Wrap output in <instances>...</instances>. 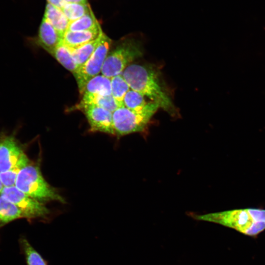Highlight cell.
<instances>
[{
  "label": "cell",
  "instance_id": "8fae6325",
  "mask_svg": "<svg viewBox=\"0 0 265 265\" xmlns=\"http://www.w3.org/2000/svg\"><path fill=\"white\" fill-rule=\"evenodd\" d=\"M103 32L101 26L96 28L83 31H67L62 43L71 49L78 48L97 39Z\"/></svg>",
  "mask_w": 265,
  "mask_h": 265
},
{
  "label": "cell",
  "instance_id": "7402d4cb",
  "mask_svg": "<svg viewBox=\"0 0 265 265\" xmlns=\"http://www.w3.org/2000/svg\"><path fill=\"white\" fill-rule=\"evenodd\" d=\"M20 243L25 254L27 265H47L41 256L26 238H21Z\"/></svg>",
  "mask_w": 265,
  "mask_h": 265
},
{
  "label": "cell",
  "instance_id": "7a4b0ae2",
  "mask_svg": "<svg viewBox=\"0 0 265 265\" xmlns=\"http://www.w3.org/2000/svg\"><path fill=\"white\" fill-rule=\"evenodd\" d=\"M194 217L234 229L250 237H256L265 230V209H235L196 215Z\"/></svg>",
  "mask_w": 265,
  "mask_h": 265
},
{
  "label": "cell",
  "instance_id": "277c9868",
  "mask_svg": "<svg viewBox=\"0 0 265 265\" xmlns=\"http://www.w3.org/2000/svg\"><path fill=\"white\" fill-rule=\"evenodd\" d=\"M159 108V106L152 101L137 110L124 106L118 107L112 113L115 135L123 136L143 131Z\"/></svg>",
  "mask_w": 265,
  "mask_h": 265
},
{
  "label": "cell",
  "instance_id": "5bb4252c",
  "mask_svg": "<svg viewBox=\"0 0 265 265\" xmlns=\"http://www.w3.org/2000/svg\"><path fill=\"white\" fill-rule=\"evenodd\" d=\"M94 94L103 96L111 95V80L103 75L91 79L86 84L83 94Z\"/></svg>",
  "mask_w": 265,
  "mask_h": 265
},
{
  "label": "cell",
  "instance_id": "5b68a950",
  "mask_svg": "<svg viewBox=\"0 0 265 265\" xmlns=\"http://www.w3.org/2000/svg\"><path fill=\"white\" fill-rule=\"evenodd\" d=\"M140 42L134 38L123 41L112 51L108 53L104 63L102 75L110 79L122 74L135 59L143 54Z\"/></svg>",
  "mask_w": 265,
  "mask_h": 265
},
{
  "label": "cell",
  "instance_id": "30bf717a",
  "mask_svg": "<svg viewBox=\"0 0 265 265\" xmlns=\"http://www.w3.org/2000/svg\"><path fill=\"white\" fill-rule=\"evenodd\" d=\"M27 41L31 44L39 46L50 54L62 43V38L54 27L43 17L40 25L38 35L29 38Z\"/></svg>",
  "mask_w": 265,
  "mask_h": 265
},
{
  "label": "cell",
  "instance_id": "4fadbf2b",
  "mask_svg": "<svg viewBox=\"0 0 265 265\" xmlns=\"http://www.w3.org/2000/svg\"><path fill=\"white\" fill-rule=\"evenodd\" d=\"M79 104L95 106L106 109L112 113L121 106L112 95L103 96L99 94H83Z\"/></svg>",
  "mask_w": 265,
  "mask_h": 265
},
{
  "label": "cell",
  "instance_id": "3957f363",
  "mask_svg": "<svg viewBox=\"0 0 265 265\" xmlns=\"http://www.w3.org/2000/svg\"><path fill=\"white\" fill-rule=\"evenodd\" d=\"M15 186L24 193L43 203L51 201L65 202L57 190L46 182L39 167L30 162L19 172Z\"/></svg>",
  "mask_w": 265,
  "mask_h": 265
},
{
  "label": "cell",
  "instance_id": "8992f818",
  "mask_svg": "<svg viewBox=\"0 0 265 265\" xmlns=\"http://www.w3.org/2000/svg\"><path fill=\"white\" fill-rule=\"evenodd\" d=\"M111 44V40L103 33L101 42L95 51L88 60L79 68L74 76L80 94H83L86 83L91 79L101 73Z\"/></svg>",
  "mask_w": 265,
  "mask_h": 265
},
{
  "label": "cell",
  "instance_id": "484cf974",
  "mask_svg": "<svg viewBox=\"0 0 265 265\" xmlns=\"http://www.w3.org/2000/svg\"><path fill=\"white\" fill-rule=\"evenodd\" d=\"M3 187H4V186H3V185H2V183H1V180H0V193H1V191H2V189H3Z\"/></svg>",
  "mask_w": 265,
  "mask_h": 265
},
{
  "label": "cell",
  "instance_id": "e0dca14e",
  "mask_svg": "<svg viewBox=\"0 0 265 265\" xmlns=\"http://www.w3.org/2000/svg\"><path fill=\"white\" fill-rule=\"evenodd\" d=\"M50 54L74 76L76 75L78 68L69 48L61 43Z\"/></svg>",
  "mask_w": 265,
  "mask_h": 265
},
{
  "label": "cell",
  "instance_id": "44dd1931",
  "mask_svg": "<svg viewBox=\"0 0 265 265\" xmlns=\"http://www.w3.org/2000/svg\"><path fill=\"white\" fill-rule=\"evenodd\" d=\"M29 162V159L25 154L14 167L6 171L0 172V179L4 187L15 186L19 172L24 166Z\"/></svg>",
  "mask_w": 265,
  "mask_h": 265
},
{
  "label": "cell",
  "instance_id": "d4e9b609",
  "mask_svg": "<svg viewBox=\"0 0 265 265\" xmlns=\"http://www.w3.org/2000/svg\"><path fill=\"white\" fill-rule=\"evenodd\" d=\"M66 2L79 3L82 4L88 3L87 0H64Z\"/></svg>",
  "mask_w": 265,
  "mask_h": 265
},
{
  "label": "cell",
  "instance_id": "603a6c76",
  "mask_svg": "<svg viewBox=\"0 0 265 265\" xmlns=\"http://www.w3.org/2000/svg\"><path fill=\"white\" fill-rule=\"evenodd\" d=\"M147 104L144 96L132 89L126 93L123 99L124 106L133 110L142 108Z\"/></svg>",
  "mask_w": 265,
  "mask_h": 265
},
{
  "label": "cell",
  "instance_id": "ac0fdd59",
  "mask_svg": "<svg viewBox=\"0 0 265 265\" xmlns=\"http://www.w3.org/2000/svg\"><path fill=\"white\" fill-rule=\"evenodd\" d=\"M99 26L100 25L92 11L76 20L70 22L67 31L88 30Z\"/></svg>",
  "mask_w": 265,
  "mask_h": 265
},
{
  "label": "cell",
  "instance_id": "ba28073f",
  "mask_svg": "<svg viewBox=\"0 0 265 265\" xmlns=\"http://www.w3.org/2000/svg\"><path fill=\"white\" fill-rule=\"evenodd\" d=\"M76 108L84 113L91 132L115 135L111 112L102 107L89 105L78 104Z\"/></svg>",
  "mask_w": 265,
  "mask_h": 265
},
{
  "label": "cell",
  "instance_id": "7c38bea8",
  "mask_svg": "<svg viewBox=\"0 0 265 265\" xmlns=\"http://www.w3.org/2000/svg\"><path fill=\"white\" fill-rule=\"evenodd\" d=\"M43 17L54 27L63 39L67 31L70 21L62 10L48 2Z\"/></svg>",
  "mask_w": 265,
  "mask_h": 265
},
{
  "label": "cell",
  "instance_id": "ffe728a7",
  "mask_svg": "<svg viewBox=\"0 0 265 265\" xmlns=\"http://www.w3.org/2000/svg\"><path fill=\"white\" fill-rule=\"evenodd\" d=\"M111 80V95L121 106H123V99L130 87L122 74L117 75Z\"/></svg>",
  "mask_w": 265,
  "mask_h": 265
},
{
  "label": "cell",
  "instance_id": "d6986e66",
  "mask_svg": "<svg viewBox=\"0 0 265 265\" xmlns=\"http://www.w3.org/2000/svg\"><path fill=\"white\" fill-rule=\"evenodd\" d=\"M70 22L76 20L92 11L89 3L66 2L60 9Z\"/></svg>",
  "mask_w": 265,
  "mask_h": 265
},
{
  "label": "cell",
  "instance_id": "cb8c5ba5",
  "mask_svg": "<svg viewBox=\"0 0 265 265\" xmlns=\"http://www.w3.org/2000/svg\"><path fill=\"white\" fill-rule=\"evenodd\" d=\"M47 1L60 9L66 3L64 0H47Z\"/></svg>",
  "mask_w": 265,
  "mask_h": 265
},
{
  "label": "cell",
  "instance_id": "2e32d148",
  "mask_svg": "<svg viewBox=\"0 0 265 265\" xmlns=\"http://www.w3.org/2000/svg\"><path fill=\"white\" fill-rule=\"evenodd\" d=\"M103 33V32L95 40L78 48L71 49L69 48L78 66V70L88 60L95 51L101 42Z\"/></svg>",
  "mask_w": 265,
  "mask_h": 265
},
{
  "label": "cell",
  "instance_id": "6da1fadb",
  "mask_svg": "<svg viewBox=\"0 0 265 265\" xmlns=\"http://www.w3.org/2000/svg\"><path fill=\"white\" fill-rule=\"evenodd\" d=\"M122 75L131 89L148 97L169 114H175L174 105L163 85L159 72L155 68L130 64Z\"/></svg>",
  "mask_w": 265,
  "mask_h": 265
},
{
  "label": "cell",
  "instance_id": "52a82bcc",
  "mask_svg": "<svg viewBox=\"0 0 265 265\" xmlns=\"http://www.w3.org/2000/svg\"><path fill=\"white\" fill-rule=\"evenodd\" d=\"M0 195L16 205L24 218L45 217L49 213V209L43 203L29 196L15 186L4 187Z\"/></svg>",
  "mask_w": 265,
  "mask_h": 265
},
{
  "label": "cell",
  "instance_id": "9a60e30c",
  "mask_svg": "<svg viewBox=\"0 0 265 265\" xmlns=\"http://www.w3.org/2000/svg\"><path fill=\"white\" fill-rule=\"evenodd\" d=\"M21 218L24 217L18 207L0 195V228L6 224Z\"/></svg>",
  "mask_w": 265,
  "mask_h": 265
},
{
  "label": "cell",
  "instance_id": "9c48e42d",
  "mask_svg": "<svg viewBox=\"0 0 265 265\" xmlns=\"http://www.w3.org/2000/svg\"><path fill=\"white\" fill-rule=\"evenodd\" d=\"M25 154L13 135H2L0 138V172L14 167Z\"/></svg>",
  "mask_w": 265,
  "mask_h": 265
}]
</instances>
